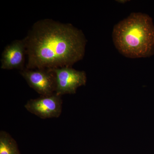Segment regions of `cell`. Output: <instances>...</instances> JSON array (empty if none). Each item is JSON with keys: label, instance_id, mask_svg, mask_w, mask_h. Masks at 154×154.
Returning a JSON list of instances; mask_svg holds the SVG:
<instances>
[{"label": "cell", "instance_id": "cell-2", "mask_svg": "<svg viewBox=\"0 0 154 154\" xmlns=\"http://www.w3.org/2000/svg\"><path fill=\"white\" fill-rule=\"evenodd\" d=\"M112 38L116 49L125 57H150L154 54L152 19L147 14L131 13L114 26Z\"/></svg>", "mask_w": 154, "mask_h": 154}, {"label": "cell", "instance_id": "cell-6", "mask_svg": "<svg viewBox=\"0 0 154 154\" xmlns=\"http://www.w3.org/2000/svg\"><path fill=\"white\" fill-rule=\"evenodd\" d=\"M26 45L24 39L16 40L8 45L3 51L1 57V69L21 71L25 66Z\"/></svg>", "mask_w": 154, "mask_h": 154}, {"label": "cell", "instance_id": "cell-7", "mask_svg": "<svg viewBox=\"0 0 154 154\" xmlns=\"http://www.w3.org/2000/svg\"><path fill=\"white\" fill-rule=\"evenodd\" d=\"M0 154H21L17 142L4 131L0 132Z\"/></svg>", "mask_w": 154, "mask_h": 154}, {"label": "cell", "instance_id": "cell-3", "mask_svg": "<svg viewBox=\"0 0 154 154\" xmlns=\"http://www.w3.org/2000/svg\"><path fill=\"white\" fill-rule=\"evenodd\" d=\"M20 73L28 85L41 96H50L55 93L56 77L52 69L25 68L20 71Z\"/></svg>", "mask_w": 154, "mask_h": 154}, {"label": "cell", "instance_id": "cell-4", "mask_svg": "<svg viewBox=\"0 0 154 154\" xmlns=\"http://www.w3.org/2000/svg\"><path fill=\"white\" fill-rule=\"evenodd\" d=\"M56 77L55 93L62 96L65 94H74L77 89L85 85L87 75L84 71H79L72 67L52 69Z\"/></svg>", "mask_w": 154, "mask_h": 154}, {"label": "cell", "instance_id": "cell-1", "mask_svg": "<svg viewBox=\"0 0 154 154\" xmlns=\"http://www.w3.org/2000/svg\"><path fill=\"white\" fill-rule=\"evenodd\" d=\"M23 39L28 69L72 67L84 57L87 42L72 24L48 19L35 22Z\"/></svg>", "mask_w": 154, "mask_h": 154}, {"label": "cell", "instance_id": "cell-5", "mask_svg": "<svg viewBox=\"0 0 154 154\" xmlns=\"http://www.w3.org/2000/svg\"><path fill=\"white\" fill-rule=\"evenodd\" d=\"M61 96L54 93L48 96L31 99L25 105L28 112L42 119L58 118L62 110Z\"/></svg>", "mask_w": 154, "mask_h": 154}]
</instances>
